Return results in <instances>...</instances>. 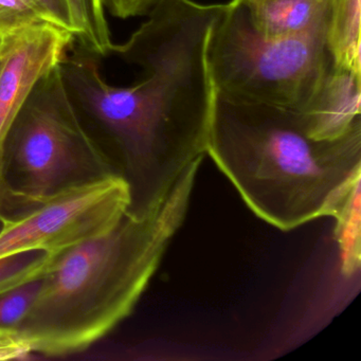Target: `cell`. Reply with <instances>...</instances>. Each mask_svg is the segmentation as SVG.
<instances>
[{"instance_id": "6da1fadb", "label": "cell", "mask_w": 361, "mask_h": 361, "mask_svg": "<svg viewBox=\"0 0 361 361\" xmlns=\"http://www.w3.org/2000/svg\"><path fill=\"white\" fill-rule=\"evenodd\" d=\"M225 4L164 0L113 54L139 78L111 85L81 47L61 64L69 94L104 133L132 192L128 212L155 208L185 169L207 154L215 87L208 44Z\"/></svg>"}, {"instance_id": "7a4b0ae2", "label": "cell", "mask_w": 361, "mask_h": 361, "mask_svg": "<svg viewBox=\"0 0 361 361\" xmlns=\"http://www.w3.org/2000/svg\"><path fill=\"white\" fill-rule=\"evenodd\" d=\"M202 160L149 212H128L109 231L56 257L14 331L31 354L82 352L130 316L185 221Z\"/></svg>"}, {"instance_id": "3957f363", "label": "cell", "mask_w": 361, "mask_h": 361, "mask_svg": "<svg viewBox=\"0 0 361 361\" xmlns=\"http://www.w3.org/2000/svg\"><path fill=\"white\" fill-rule=\"evenodd\" d=\"M207 154L247 207L282 231L333 216L361 181V128L314 140L297 111L216 90Z\"/></svg>"}, {"instance_id": "277c9868", "label": "cell", "mask_w": 361, "mask_h": 361, "mask_svg": "<svg viewBox=\"0 0 361 361\" xmlns=\"http://www.w3.org/2000/svg\"><path fill=\"white\" fill-rule=\"evenodd\" d=\"M208 63L216 92L304 113L335 71L324 37H264L242 0H230L215 23Z\"/></svg>"}, {"instance_id": "5b68a950", "label": "cell", "mask_w": 361, "mask_h": 361, "mask_svg": "<svg viewBox=\"0 0 361 361\" xmlns=\"http://www.w3.org/2000/svg\"><path fill=\"white\" fill-rule=\"evenodd\" d=\"M111 174L115 164L82 123L60 65L37 84L10 133L5 204L24 208Z\"/></svg>"}, {"instance_id": "8992f818", "label": "cell", "mask_w": 361, "mask_h": 361, "mask_svg": "<svg viewBox=\"0 0 361 361\" xmlns=\"http://www.w3.org/2000/svg\"><path fill=\"white\" fill-rule=\"evenodd\" d=\"M132 206L126 179L111 174L62 190L0 215V259L27 252L61 253L117 225Z\"/></svg>"}, {"instance_id": "52a82bcc", "label": "cell", "mask_w": 361, "mask_h": 361, "mask_svg": "<svg viewBox=\"0 0 361 361\" xmlns=\"http://www.w3.org/2000/svg\"><path fill=\"white\" fill-rule=\"evenodd\" d=\"M75 37L50 24L39 25L10 39L0 58V215L4 214L8 138L37 84L62 64Z\"/></svg>"}, {"instance_id": "ba28073f", "label": "cell", "mask_w": 361, "mask_h": 361, "mask_svg": "<svg viewBox=\"0 0 361 361\" xmlns=\"http://www.w3.org/2000/svg\"><path fill=\"white\" fill-rule=\"evenodd\" d=\"M361 75L336 67L320 96L299 114L306 135L333 141L361 128Z\"/></svg>"}, {"instance_id": "9c48e42d", "label": "cell", "mask_w": 361, "mask_h": 361, "mask_svg": "<svg viewBox=\"0 0 361 361\" xmlns=\"http://www.w3.org/2000/svg\"><path fill=\"white\" fill-rule=\"evenodd\" d=\"M242 3L253 26L264 37H329L333 0H242Z\"/></svg>"}, {"instance_id": "30bf717a", "label": "cell", "mask_w": 361, "mask_h": 361, "mask_svg": "<svg viewBox=\"0 0 361 361\" xmlns=\"http://www.w3.org/2000/svg\"><path fill=\"white\" fill-rule=\"evenodd\" d=\"M361 1L333 0L329 51L338 69L361 75Z\"/></svg>"}, {"instance_id": "8fae6325", "label": "cell", "mask_w": 361, "mask_h": 361, "mask_svg": "<svg viewBox=\"0 0 361 361\" xmlns=\"http://www.w3.org/2000/svg\"><path fill=\"white\" fill-rule=\"evenodd\" d=\"M65 3L80 46L99 58L111 56L115 43L103 0H65Z\"/></svg>"}, {"instance_id": "7c38bea8", "label": "cell", "mask_w": 361, "mask_h": 361, "mask_svg": "<svg viewBox=\"0 0 361 361\" xmlns=\"http://www.w3.org/2000/svg\"><path fill=\"white\" fill-rule=\"evenodd\" d=\"M336 219L335 238L341 257V271L353 276L359 271L361 261L360 183H357L333 215Z\"/></svg>"}, {"instance_id": "4fadbf2b", "label": "cell", "mask_w": 361, "mask_h": 361, "mask_svg": "<svg viewBox=\"0 0 361 361\" xmlns=\"http://www.w3.org/2000/svg\"><path fill=\"white\" fill-rule=\"evenodd\" d=\"M59 255L46 251H27L0 259V295L20 285L43 278Z\"/></svg>"}, {"instance_id": "5bb4252c", "label": "cell", "mask_w": 361, "mask_h": 361, "mask_svg": "<svg viewBox=\"0 0 361 361\" xmlns=\"http://www.w3.org/2000/svg\"><path fill=\"white\" fill-rule=\"evenodd\" d=\"M50 24L43 10L35 0H0V37L13 39L27 29Z\"/></svg>"}, {"instance_id": "9a60e30c", "label": "cell", "mask_w": 361, "mask_h": 361, "mask_svg": "<svg viewBox=\"0 0 361 361\" xmlns=\"http://www.w3.org/2000/svg\"><path fill=\"white\" fill-rule=\"evenodd\" d=\"M41 279L20 285L13 290L0 295V334L1 335H14L16 327L28 314L39 293Z\"/></svg>"}, {"instance_id": "2e32d148", "label": "cell", "mask_w": 361, "mask_h": 361, "mask_svg": "<svg viewBox=\"0 0 361 361\" xmlns=\"http://www.w3.org/2000/svg\"><path fill=\"white\" fill-rule=\"evenodd\" d=\"M164 0H103L105 10L120 20L147 16Z\"/></svg>"}, {"instance_id": "e0dca14e", "label": "cell", "mask_w": 361, "mask_h": 361, "mask_svg": "<svg viewBox=\"0 0 361 361\" xmlns=\"http://www.w3.org/2000/svg\"><path fill=\"white\" fill-rule=\"evenodd\" d=\"M54 26L73 33L68 9L65 0H35Z\"/></svg>"}, {"instance_id": "ac0fdd59", "label": "cell", "mask_w": 361, "mask_h": 361, "mask_svg": "<svg viewBox=\"0 0 361 361\" xmlns=\"http://www.w3.org/2000/svg\"><path fill=\"white\" fill-rule=\"evenodd\" d=\"M9 41H6V39H1V37H0V58H1V56H3L4 52H5L6 47H7Z\"/></svg>"}]
</instances>
